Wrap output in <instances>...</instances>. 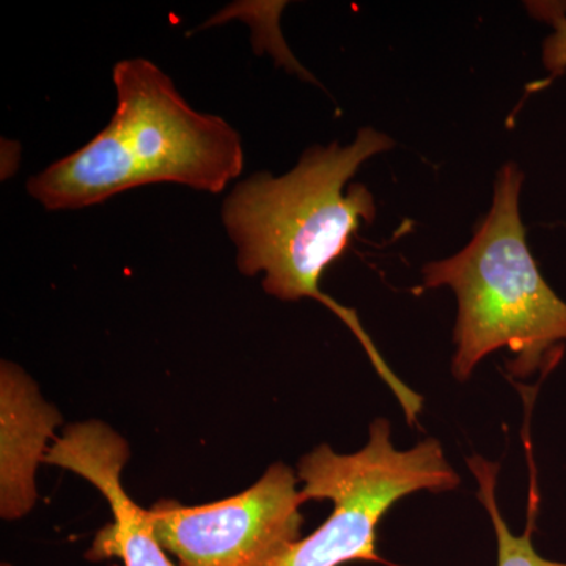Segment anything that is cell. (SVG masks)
<instances>
[{"label":"cell","instance_id":"cell-3","mask_svg":"<svg viewBox=\"0 0 566 566\" xmlns=\"http://www.w3.org/2000/svg\"><path fill=\"white\" fill-rule=\"evenodd\" d=\"M524 174L506 163L497 174L493 207L463 251L423 268L424 289L457 294L452 371L465 381L483 357L509 348L512 375L531 376L566 342V303L547 285L526 241L520 214Z\"/></svg>","mask_w":566,"mask_h":566},{"label":"cell","instance_id":"cell-7","mask_svg":"<svg viewBox=\"0 0 566 566\" xmlns=\"http://www.w3.org/2000/svg\"><path fill=\"white\" fill-rule=\"evenodd\" d=\"M62 422L39 387L20 367L0 370V513L6 520L28 515L36 501V465L44 463L48 441Z\"/></svg>","mask_w":566,"mask_h":566},{"label":"cell","instance_id":"cell-2","mask_svg":"<svg viewBox=\"0 0 566 566\" xmlns=\"http://www.w3.org/2000/svg\"><path fill=\"white\" fill-rule=\"evenodd\" d=\"M117 109L87 145L28 181L46 210H81L139 186L175 182L219 193L244 167L240 134L192 109L172 80L147 59L114 66Z\"/></svg>","mask_w":566,"mask_h":566},{"label":"cell","instance_id":"cell-1","mask_svg":"<svg viewBox=\"0 0 566 566\" xmlns=\"http://www.w3.org/2000/svg\"><path fill=\"white\" fill-rule=\"evenodd\" d=\"M394 145L374 128L360 129L346 147L315 145L283 177L260 172L238 182L222 207L241 273H264L263 289L279 300L312 297L326 305L364 346L371 338L359 318L326 296L319 279L344 255L363 222L375 221L374 193L348 181L365 161Z\"/></svg>","mask_w":566,"mask_h":566},{"label":"cell","instance_id":"cell-5","mask_svg":"<svg viewBox=\"0 0 566 566\" xmlns=\"http://www.w3.org/2000/svg\"><path fill=\"white\" fill-rule=\"evenodd\" d=\"M303 494L275 463L241 494L200 506L163 499L148 510L164 549L181 566H281L301 539Z\"/></svg>","mask_w":566,"mask_h":566},{"label":"cell","instance_id":"cell-9","mask_svg":"<svg viewBox=\"0 0 566 566\" xmlns=\"http://www.w3.org/2000/svg\"><path fill=\"white\" fill-rule=\"evenodd\" d=\"M526 9L535 20L545 22L553 33L543 43V63L553 76L566 71V2L538 0L526 2Z\"/></svg>","mask_w":566,"mask_h":566},{"label":"cell","instance_id":"cell-8","mask_svg":"<svg viewBox=\"0 0 566 566\" xmlns=\"http://www.w3.org/2000/svg\"><path fill=\"white\" fill-rule=\"evenodd\" d=\"M468 465L479 482L480 502L485 505L493 521L497 536V566H566L562 562L547 560L536 553L532 545V526H528L526 534L520 536L510 532L495 501V485L501 465L483 460L482 457L469 458Z\"/></svg>","mask_w":566,"mask_h":566},{"label":"cell","instance_id":"cell-6","mask_svg":"<svg viewBox=\"0 0 566 566\" xmlns=\"http://www.w3.org/2000/svg\"><path fill=\"white\" fill-rule=\"evenodd\" d=\"M129 458L128 444L103 422L74 423L55 438L44 463L84 476L109 502L114 523L96 534L87 557H120L125 566H175L153 531L148 510L126 494L122 471Z\"/></svg>","mask_w":566,"mask_h":566},{"label":"cell","instance_id":"cell-4","mask_svg":"<svg viewBox=\"0 0 566 566\" xmlns=\"http://www.w3.org/2000/svg\"><path fill=\"white\" fill-rule=\"evenodd\" d=\"M304 502L329 499V520L292 547L281 566H340L346 562H382L376 554V526L387 510L416 491L455 490L460 476L439 441L424 439L397 450L385 419L370 424L368 444L353 455L316 447L297 465Z\"/></svg>","mask_w":566,"mask_h":566}]
</instances>
